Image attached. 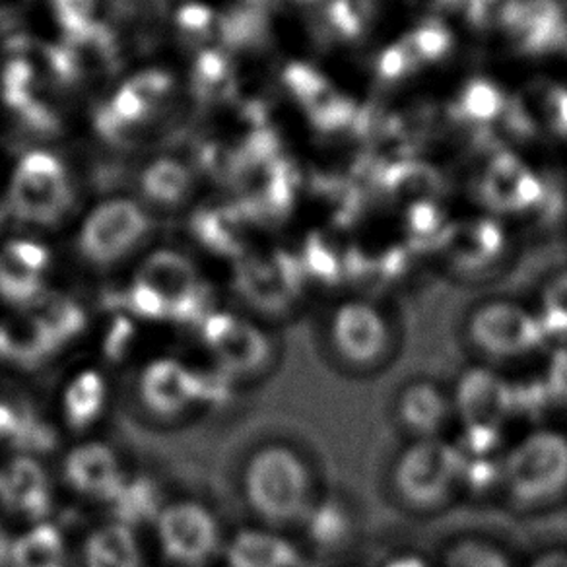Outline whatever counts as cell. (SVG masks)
<instances>
[{
    "label": "cell",
    "instance_id": "obj_1",
    "mask_svg": "<svg viewBox=\"0 0 567 567\" xmlns=\"http://www.w3.org/2000/svg\"><path fill=\"white\" fill-rule=\"evenodd\" d=\"M245 494L252 512L270 525L306 519L313 507L306 461L286 445H267L245 468Z\"/></svg>",
    "mask_w": 567,
    "mask_h": 567
},
{
    "label": "cell",
    "instance_id": "obj_2",
    "mask_svg": "<svg viewBox=\"0 0 567 567\" xmlns=\"http://www.w3.org/2000/svg\"><path fill=\"white\" fill-rule=\"evenodd\" d=\"M502 478L520 507H543L567 489V437L540 430L517 443L502 466Z\"/></svg>",
    "mask_w": 567,
    "mask_h": 567
},
{
    "label": "cell",
    "instance_id": "obj_3",
    "mask_svg": "<svg viewBox=\"0 0 567 567\" xmlns=\"http://www.w3.org/2000/svg\"><path fill=\"white\" fill-rule=\"evenodd\" d=\"M461 481V451L437 437L412 443L394 465V489L402 504L414 509H434L445 504Z\"/></svg>",
    "mask_w": 567,
    "mask_h": 567
},
{
    "label": "cell",
    "instance_id": "obj_4",
    "mask_svg": "<svg viewBox=\"0 0 567 567\" xmlns=\"http://www.w3.org/2000/svg\"><path fill=\"white\" fill-rule=\"evenodd\" d=\"M134 284L158 296L166 306L167 321L203 323L210 316V292L195 265L179 252H154L144 260Z\"/></svg>",
    "mask_w": 567,
    "mask_h": 567
},
{
    "label": "cell",
    "instance_id": "obj_5",
    "mask_svg": "<svg viewBox=\"0 0 567 567\" xmlns=\"http://www.w3.org/2000/svg\"><path fill=\"white\" fill-rule=\"evenodd\" d=\"M72 189L59 159L45 152H33L18 167L10 208L18 220L51 226L71 210Z\"/></svg>",
    "mask_w": 567,
    "mask_h": 567
},
{
    "label": "cell",
    "instance_id": "obj_6",
    "mask_svg": "<svg viewBox=\"0 0 567 567\" xmlns=\"http://www.w3.org/2000/svg\"><path fill=\"white\" fill-rule=\"evenodd\" d=\"M468 337L489 358H519L535 350L544 337L538 316L512 301H489L474 311Z\"/></svg>",
    "mask_w": 567,
    "mask_h": 567
},
{
    "label": "cell",
    "instance_id": "obj_7",
    "mask_svg": "<svg viewBox=\"0 0 567 567\" xmlns=\"http://www.w3.org/2000/svg\"><path fill=\"white\" fill-rule=\"evenodd\" d=\"M156 530L167 558L183 567H200L220 548V528L213 513L195 502H177L159 512Z\"/></svg>",
    "mask_w": 567,
    "mask_h": 567
},
{
    "label": "cell",
    "instance_id": "obj_8",
    "mask_svg": "<svg viewBox=\"0 0 567 567\" xmlns=\"http://www.w3.org/2000/svg\"><path fill=\"white\" fill-rule=\"evenodd\" d=\"M329 339L344 362L371 368L385 358L393 334L378 306L370 301H347L332 313Z\"/></svg>",
    "mask_w": 567,
    "mask_h": 567
},
{
    "label": "cell",
    "instance_id": "obj_9",
    "mask_svg": "<svg viewBox=\"0 0 567 567\" xmlns=\"http://www.w3.org/2000/svg\"><path fill=\"white\" fill-rule=\"evenodd\" d=\"M148 228L151 221L138 206L128 200H113L87 218L80 234V251L90 262L107 267L133 251Z\"/></svg>",
    "mask_w": 567,
    "mask_h": 567
},
{
    "label": "cell",
    "instance_id": "obj_10",
    "mask_svg": "<svg viewBox=\"0 0 567 567\" xmlns=\"http://www.w3.org/2000/svg\"><path fill=\"white\" fill-rule=\"evenodd\" d=\"M200 329L206 347L229 375H251L270 360L267 337L245 319L231 313H210Z\"/></svg>",
    "mask_w": 567,
    "mask_h": 567
},
{
    "label": "cell",
    "instance_id": "obj_11",
    "mask_svg": "<svg viewBox=\"0 0 567 567\" xmlns=\"http://www.w3.org/2000/svg\"><path fill=\"white\" fill-rule=\"evenodd\" d=\"M49 251L33 241H12L0 251V298L10 306L32 308L43 296Z\"/></svg>",
    "mask_w": 567,
    "mask_h": 567
},
{
    "label": "cell",
    "instance_id": "obj_12",
    "mask_svg": "<svg viewBox=\"0 0 567 567\" xmlns=\"http://www.w3.org/2000/svg\"><path fill=\"white\" fill-rule=\"evenodd\" d=\"M0 504L30 520L51 509V484L45 468L32 457H17L0 468Z\"/></svg>",
    "mask_w": 567,
    "mask_h": 567
},
{
    "label": "cell",
    "instance_id": "obj_13",
    "mask_svg": "<svg viewBox=\"0 0 567 567\" xmlns=\"http://www.w3.org/2000/svg\"><path fill=\"white\" fill-rule=\"evenodd\" d=\"M64 476L82 496L113 502L125 478L115 453L102 443H86L64 461Z\"/></svg>",
    "mask_w": 567,
    "mask_h": 567
},
{
    "label": "cell",
    "instance_id": "obj_14",
    "mask_svg": "<svg viewBox=\"0 0 567 567\" xmlns=\"http://www.w3.org/2000/svg\"><path fill=\"white\" fill-rule=\"evenodd\" d=\"M141 399L158 416H177L195 402V371L177 360L159 358L144 370Z\"/></svg>",
    "mask_w": 567,
    "mask_h": 567
},
{
    "label": "cell",
    "instance_id": "obj_15",
    "mask_svg": "<svg viewBox=\"0 0 567 567\" xmlns=\"http://www.w3.org/2000/svg\"><path fill=\"white\" fill-rule=\"evenodd\" d=\"M509 402L512 391L507 383L488 371H473L458 386V414L474 432L496 430L509 412Z\"/></svg>",
    "mask_w": 567,
    "mask_h": 567
},
{
    "label": "cell",
    "instance_id": "obj_16",
    "mask_svg": "<svg viewBox=\"0 0 567 567\" xmlns=\"http://www.w3.org/2000/svg\"><path fill=\"white\" fill-rule=\"evenodd\" d=\"M229 567H301L300 550L282 536L247 528L228 546Z\"/></svg>",
    "mask_w": 567,
    "mask_h": 567
},
{
    "label": "cell",
    "instance_id": "obj_17",
    "mask_svg": "<svg viewBox=\"0 0 567 567\" xmlns=\"http://www.w3.org/2000/svg\"><path fill=\"white\" fill-rule=\"evenodd\" d=\"M56 350L45 327L30 309L0 323V358L9 362L38 365Z\"/></svg>",
    "mask_w": 567,
    "mask_h": 567
},
{
    "label": "cell",
    "instance_id": "obj_18",
    "mask_svg": "<svg viewBox=\"0 0 567 567\" xmlns=\"http://www.w3.org/2000/svg\"><path fill=\"white\" fill-rule=\"evenodd\" d=\"M236 290L252 308L278 313L290 303V280L278 275L275 268L252 259L241 257L236 268Z\"/></svg>",
    "mask_w": 567,
    "mask_h": 567
},
{
    "label": "cell",
    "instance_id": "obj_19",
    "mask_svg": "<svg viewBox=\"0 0 567 567\" xmlns=\"http://www.w3.org/2000/svg\"><path fill=\"white\" fill-rule=\"evenodd\" d=\"M447 396L430 383L410 385L399 399L401 424L420 440H434L450 417Z\"/></svg>",
    "mask_w": 567,
    "mask_h": 567
},
{
    "label": "cell",
    "instance_id": "obj_20",
    "mask_svg": "<svg viewBox=\"0 0 567 567\" xmlns=\"http://www.w3.org/2000/svg\"><path fill=\"white\" fill-rule=\"evenodd\" d=\"M244 218V210L239 206H221L195 214L190 228L206 249L221 257H241Z\"/></svg>",
    "mask_w": 567,
    "mask_h": 567
},
{
    "label": "cell",
    "instance_id": "obj_21",
    "mask_svg": "<svg viewBox=\"0 0 567 567\" xmlns=\"http://www.w3.org/2000/svg\"><path fill=\"white\" fill-rule=\"evenodd\" d=\"M107 399L105 381L97 371H82L72 379L63 396L64 420L71 430L82 432L102 416Z\"/></svg>",
    "mask_w": 567,
    "mask_h": 567
},
{
    "label": "cell",
    "instance_id": "obj_22",
    "mask_svg": "<svg viewBox=\"0 0 567 567\" xmlns=\"http://www.w3.org/2000/svg\"><path fill=\"white\" fill-rule=\"evenodd\" d=\"M12 567H66V546L59 528L38 523L10 546Z\"/></svg>",
    "mask_w": 567,
    "mask_h": 567
},
{
    "label": "cell",
    "instance_id": "obj_23",
    "mask_svg": "<svg viewBox=\"0 0 567 567\" xmlns=\"http://www.w3.org/2000/svg\"><path fill=\"white\" fill-rule=\"evenodd\" d=\"M138 544L131 528L115 523L95 530L86 544V567H141Z\"/></svg>",
    "mask_w": 567,
    "mask_h": 567
},
{
    "label": "cell",
    "instance_id": "obj_24",
    "mask_svg": "<svg viewBox=\"0 0 567 567\" xmlns=\"http://www.w3.org/2000/svg\"><path fill=\"white\" fill-rule=\"evenodd\" d=\"M40 319L56 348L69 344L86 329V313L63 293H45L30 308Z\"/></svg>",
    "mask_w": 567,
    "mask_h": 567
},
{
    "label": "cell",
    "instance_id": "obj_25",
    "mask_svg": "<svg viewBox=\"0 0 567 567\" xmlns=\"http://www.w3.org/2000/svg\"><path fill=\"white\" fill-rule=\"evenodd\" d=\"M231 71L228 56L218 51L200 53L193 72V92L198 102H220L229 100L231 92Z\"/></svg>",
    "mask_w": 567,
    "mask_h": 567
},
{
    "label": "cell",
    "instance_id": "obj_26",
    "mask_svg": "<svg viewBox=\"0 0 567 567\" xmlns=\"http://www.w3.org/2000/svg\"><path fill=\"white\" fill-rule=\"evenodd\" d=\"M190 174L187 167L162 159L142 177L144 193L159 205H177L187 197L190 189Z\"/></svg>",
    "mask_w": 567,
    "mask_h": 567
},
{
    "label": "cell",
    "instance_id": "obj_27",
    "mask_svg": "<svg viewBox=\"0 0 567 567\" xmlns=\"http://www.w3.org/2000/svg\"><path fill=\"white\" fill-rule=\"evenodd\" d=\"M115 513H117L121 525H136L146 520L158 519L159 497L158 489L152 486L148 481L126 482L118 489L117 496L113 499Z\"/></svg>",
    "mask_w": 567,
    "mask_h": 567
},
{
    "label": "cell",
    "instance_id": "obj_28",
    "mask_svg": "<svg viewBox=\"0 0 567 567\" xmlns=\"http://www.w3.org/2000/svg\"><path fill=\"white\" fill-rule=\"evenodd\" d=\"M33 84H35V76H33L32 64L25 59H12L7 64V69L2 72V97L10 110L20 113L35 100Z\"/></svg>",
    "mask_w": 567,
    "mask_h": 567
},
{
    "label": "cell",
    "instance_id": "obj_29",
    "mask_svg": "<svg viewBox=\"0 0 567 567\" xmlns=\"http://www.w3.org/2000/svg\"><path fill=\"white\" fill-rule=\"evenodd\" d=\"M445 567H512L502 551L489 544L465 540L447 551Z\"/></svg>",
    "mask_w": 567,
    "mask_h": 567
},
{
    "label": "cell",
    "instance_id": "obj_30",
    "mask_svg": "<svg viewBox=\"0 0 567 567\" xmlns=\"http://www.w3.org/2000/svg\"><path fill=\"white\" fill-rule=\"evenodd\" d=\"M172 79L164 72L152 71L144 72L141 76L126 82L125 86L133 92L134 97L142 103V107L152 115L158 110L159 103L166 100L169 90H172Z\"/></svg>",
    "mask_w": 567,
    "mask_h": 567
},
{
    "label": "cell",
    "instance_id": "obj_31",
    "mask_svg": "<svg viewBox=\"0 0 567 567\" xmlns=\"http://www.w3.org/2000/svg\"><path fill=\"white\" fill-rule=\"evenodd\" d=\"M231 378L226 370L195 371V402L221 406L231 396Z\"/></svg>",
    "mask_w": 567,
    "mask_h": 567
},
{
    "label": "cell",
    "instance_id": "obj_32",
    "mask_svg": "<svg viewBox=\"0 0 567 567\" xmlns=\"http://www.w3.org/2000/svg\"><path fill=\"white\" fill-rule=\"evenodd\" d=\"M97 0H55L56 18L71 35L84 32L94 20Z\"/></svg>",
    "mask_w": 567,
    "mask_h": 567
},
{
    "label": "cell",
    "instance_id": "obj_33",
    "mask_svg": "<svg viewBox=\"0 0 567 567\" xmlns=\"http://www.w3.org/2000/svg\"><path fill=\"white\" fill-rule=\"evenodd\" d=\"M538 319L543 323L544 332L567 334V284L558 286L554 292L546 296Z\"/></svg>",
    "mask_w": 567,
    "mask_h": 567
},
{
    "label": "cell",
    "instance_id": "obj_34",
    "mask_svg": "<svg viewBox=\"0 0 567 567\" xmlns=\"http://www.w3.org/2000/svg\"><path fill=\"white\" fill-rule=\"evenodd\" d=\"M177 24H179L183 33H185V38H189L195 43L203 41V38L210 33L213 10L206 9L203 4H189V7L179 10Z\"/></svg>",
    "mask_w": 567,
    "mask_h": 567
},
{
    "label": "cell",
    "instance_id": "obj_35",
    "mask_svg": "<svg viewBox=\"0 0 567 567\" xmlns=\"http://www.w3.org/2000/svg\"><path fill=\"white\" fill-rule=\"evenodd\" d=\"M533 567H567V554H561V551L548 554L543 559H538Z\"/></svg>",
    "mask_w": 567,
    "mask_h": 567
},
{
    "label": "cell",
    "instance_id": "obj_36",
    "mask_svg": "<svg viewBox=\"0 0 567 567\" xmlns=\"http://www.w3.org/2000/svg\"><path fill=\"white\" fill-rule=\"evenodd\" d=\"M10 546L12 544H10L9 538L4 535V530L0 528V567L10 561Z\"/></svg>",
    "mask_w": 567,
    "mask_h": 567
},
{
    "label": "cell",
    "instance_id": "obj_37",
    "mask_svg": "<svg viewBox=\"0 0 567 567\" xmlns=\"http://www.w3.org/2000/svg\"><path fill=\"white\" fill-rule=\"evenodd\" d=\"M389 567H425L420 559H399L396 564Z\"/></svg>",
    "mask_w": 567,
    "mask_h": 567
},
{
    "label": "cell",
    "instance_id": "obj_38",
    "mask_svg": "<svg viewBox=\"0 0 567 567\" xmlns=\"http://www.w3.org/2000/svg\"><path fill=\"white\" fill-rule=\"evenodd\" d=\"M0 221H2V210H0Z\"/></svg>",
    "mask_w": 567,
    "mask_h": 567
}]
</instances>
